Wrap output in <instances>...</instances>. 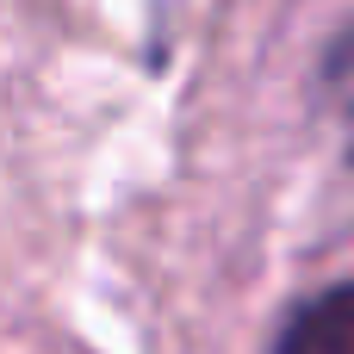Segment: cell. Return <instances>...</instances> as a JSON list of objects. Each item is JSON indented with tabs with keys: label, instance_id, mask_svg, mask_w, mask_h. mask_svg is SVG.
I'll list each match as a JSON object with an SVG mask.
<instances>
[{
	"label": "cell",
	"instance_id": "6da1fadb",
	"mask_svg": "<svg viewBox=\"0 0 354 354\" xmlns=\"http://www.w3.org/2000/svg\"><path fill=\"white\" fill-rule=\"evenodd\" d=\"M274 354H354V280L324 286L317 299H305L280 324Z\"/></svg>",
	"mask_w": 354,
	"mask_h": 354
},
{
	"label": "cell",
	"instance_id": "7a4b0ae2",
	"mask_svg": "<svg viewBox=\"0 0 354 354\" xmlns=\"http://www.w3.org/2000/svg\"><path fill=\"white\" fill-rule=\"evenodd\" d=\"M336 100H342L336 112L348 118V143H354V44L342 50V56H336Z\"/></svg>",
	"mask_w": 354,
	"mask_h": 354
}]
</instances>
